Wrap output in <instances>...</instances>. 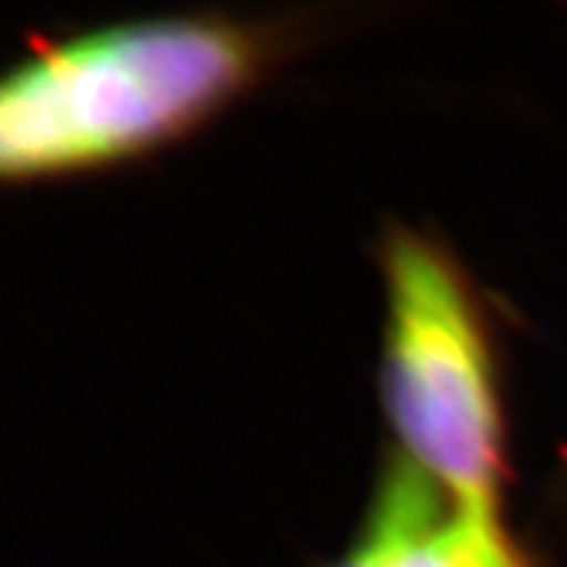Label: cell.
<instances>
[{"mask_svg": "<svg viewBox=\"0 0 567 567\" xmlns=\"http://www.w3.org/2000/svg\"><path fill=\"white\" fill-rule=\"evenodd\" d=\"M382 391L404 457L454 498L498 511L502 420L480 316L454 265L423 237L385 244Z\"/></svg>", "mask_w": 567, "mask_h": 567, "instance_id": "2", "label": "cell"}, {"mask_svg": "<svg viewBox=\"0 0 567 567\" xmlns=\"http://www.w3.org/2000/svg\"><path fill=\"white\" fill-rule=\"evenodd\" d=\"M252 32L203 17L121 22L35 51L0 89V167L104 162L193 123L249 76Z\"/></svg>", "mask_w": 567, "mask_h": 567, "instance_id": "1", "label": "cell"}, {"mask_svg": "<svg viewBox=\"0 0 567 567\" xmlns=\"http://www.w3.org/2000/svg\"><path fill=\"white\" fill-rule=\"evenodd\" d=\"M338 567H527L498 511L454 498L410 461L382 476L360 539Z\"/></svg>", "mask_w": 567, "mask_h": 567, "instance_id": "3", "label": "cell"}]
</instances>
